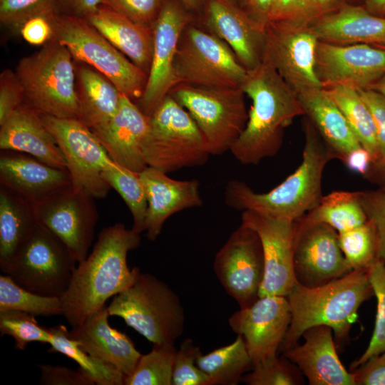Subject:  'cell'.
<instances>
[{
  "mask_svg": "<svg viewBox=\"0 0 385 385\" xmlns=\"http://www.w3.org/2000/svg\"><path fill=\"white\" fill-rule=\"evenodd\" d=\"M140 245V234L120 222L103 228L90 254L78 263L61 301L63 316L73 327L103 309L135 280L138 267L130 269L129 251Z\"/></svg>",
  "mask_w": 385,
  "mask_h": 385,
  "instance_id": "6da1fadb",
  "label": "cell"
},
{
  "mask_svg": "<svg viewBox=\"0 0 385 385\" xmlns=\"http://www.w3.org/2000/svg\"><path fill=\"white\" fill-rule=\"evenodd\" d=\"M242 89L252 101L245 128L230 148L243 165H257L279 151L283 130L304 114L294 90L265 60L247 71Z\"/></svg>",
  "mask_w": 385,
  "mask_h": 385,
  "instance_id": "7a4b0ae2",
  "label": "cell"
},
{
  "mask_svg": "<svg viewBox=\"0 0 385 385\" xmlns=\"http://www.w3.org/2000/svg\"><path fill=\"white\" fill-rule=\"evenodd\" d=\"M304 133L302 160L293 173L272 190L262 193L255 192L243 181L230 180L225 186V204L236 210H253L292 221L316 207L323 197L324 168L336 156L309 120Z\"/></svg>",
  "mask_w": 385,
  "mask_h": 385,
  "instance_id": "3957f363",
  "label": "cell"
},
{
  "mask_svg": "<svg viewBox=\"0 0 385 385\" xmlns=\"http://www.w3.org/2000/svg\"><path fill=\"white\" fill-rule=\"evenodd\" d=\"M373 295L368 270H353L315 287L296 283L287 296L291 322L280 349L297 344L307 329L319 325L331 327L339 343L346 340L360 306Z\"/></svg>",
  "mask_w": 385,
  "mask_h": 385,
  "instance_id": "277c9868",
  "label": "cell"
},
{
  "mask_svg": "<svg viewBox=\"0 0 385 385\" xmlns=\"http://www.w3.org/2000/svg\"><path fill=\"white\" fill-rule=\"evenodd\" d=\"M15 73L22 86L24 104L38 114L78 118L74 59L56 40L19 59Z\"/></svg>",
  "mask_w": 385,
  "mask_h": 385,
  "instance_id": "5b68a950",
  "label": "cell"
},
{
  "mask_svg": "<svg viewBox=\"0 0 385 385\" xmlns=\"http://www.w3.org/2000/svg\"><path fill=\"white\" fill-rule=\"evenodd\" d=\"M107 309L110 316L122 318L153 345L175 346L184 330L185 317L178 295L164 282L140 270Z\"/></svg>",
  "mask_w": 385,
  "mask_h": 385,
  "instance_id": "8992f818",
  "label": "cell"
},
{
  "mask_svg": "<svg viewBox=\"0 0 385 385\" xmlns=\"http://www.w3.org/2000/svg\"><path fill=\"white\" fill-rule=\"evenodd\" d=\"M149 117L143 144L147 165L166 173L204 165L210 153L190 113L170 94Z\"/></svg>",
  "mask_w": 385,
  "mask_h": 385,
  "instance_id": "52a82bcc",
  "label": "cell"
},
{
  "mask_svg": "<svg viewBox=\"0 0 385 385\" xmlns=\"http://www.w3.org/2000/svg\"><path fill=\"white\" fill-rule=\"evenodd\" d=\"M51 24V40L65 46L75 61L101 73L131 100L141 98L148 74L128 60L86 19L58 14Z\"/></svg>",
  "mask_w": 385,
  "mask_h": 385,
  "instance_id": "ba28073f",
  "label": "cell"
},
{
  "mask_svg": "<svg viewBox=\"0 0 385 385\" xmlns=\"http://www.w3.org/2000/svg\"><path fill=\"white\" fill-rule=\"evenodd\" d=\"M192 116L210 155L230 150L245 128L248 112L242 88L176 85L169 93Z\"/></svg>",
  "mask_w": 385,
  "mask_h": 385,
  "instance_id": "9c48e42d",
  "label": "cell"
},
{
  "mask_svg": "<svg viewBox=\"0 0 385 385\" xmlns=\"http://www.w3.org/2000/svg\"><path fill=\"white\" fill-rule=\"evenodd\" d=\"M177 85L242 88L247 70L231 48L214 34L188 24L174 63Z\"/></svg>",
  "mask_w": 385,
  "mask_h": 385,
  "instance_id": "30bf717a",
  "label": "cell"
},
{
  "mask_svg": "<svg viewBox=\"0 0 385 385\" xmlns=\"http://www.w3.org/2000/svg\"><path fill=\"white\" fill-rule=\"evenodd\" d=\"M76 263L62 242L37 223L3 273L27 290L61 298L69 286Z\"/></svg>",
  "mask_w": 385,
  "mask_h": 385,
  "instance_id": "8fae6325",
  "label": "cell"
},
{
  "mask_svg": "<svg viewBox=\"0 0 385 385\" xmlns=\"http://www.w3.org/2000/svg\"><path fill=\"white\" fill-rule=\"evenodd\" d=\"M39 115L63 153L73 188L106 197L111 187L103 173L113 160L93 132L78 118Z\"/></svg>",
  "mask_w": 385,
  "mask_h": 385,
  "instance_id": "7c38bea8",
  "label": "cell"
},
{
  "mask_svg": "<svg viewBox=\"0 0 385 385\" xmlns=\"http://www.w3.org/2000/svg\"><path fill=\"white\" fill-rule=\"evenodd\" d=\"M33 207L38 223L61 240L78 263L86 258L98 217L94 197L71 185Z\"/></svg>",
  "mask_w": 385,
  "mask_h": 385,
  "instance_id": "4fadbf2b",
  "label": "cell"
},
{
  "mask_svg": "<svg viewBox=\"0 0 385 385\" xmlns=\"http://www.w3.org/2000/svg\"><path fill=\"white\" fill-rule=\"evenodd\" d=\"M318 42L307 23L268 21L263 60L275 68L295 93L324 88L315 70Z\"/></svg>",
  "mask_w": 385,
  "mask_h": 385,
  "instance_id": "5bb4252c",
  "label": "cell"
},
{
  "mask_svg": "<svg viewBox=\"0 0 385 385\" xmlns=\"http://www.w3.org/2000/svg\"><path fill=\"white\" fill-rule=\"evenodd\" d=\"M213 270L240 308L253 304L259 298L265 274L263 250L257 232L241 223L216 253Z\"/></svg>",
  "mask_w": 385,
  "mask_h": 385,
  "instance_id": "9a60e30c",
  "label": "cell"
},
{
  "mask_svg": "<svg viewBox=\"0 0 385 385\" xmlns=\"http://www.w3.org/2000/svg\"><path fill=\"white\" fill-rule=\"evenodd\" d=\"M293 266L296 282L306 287L325 284L353 270L340 248L338 232L303 217L295 221Z\"/></svg>",
  "mask_w": 385,
  "mask_h": 385,
  "instance_id": "2e32d148",
  "label": "cell"
},
{
  "mask_svg": "<svg viewBox=\"0 0 385 385\" xmlns=\"http://www.w3.org/2000/svg\"><path fill=\"white\" fill-rule=\"evenodd\" d=\"M190 18L180 5L164 0L153 25V51L146 86L137 104L150 116L177 85L174 63L181 34Z\"/></svg>",
  "mask_w": 385,
  "mask_h": 385,
  "instance_id": "e0dca14e",
  "label": "cell"
},
{
  "mask_svg": "<svg viewBox=\"0 0 385 385\" xmlns=\"http://www.w3.org/2000/svg\"><path fill=\"white\" fill-rule=\"evenodd\" d=\"M241 219L257 232L262 243L265 274L259 297H287L297 283L293 266L295 221L253 210L242 211Z\"/></svg>",
  "mask_w": 385,
  "mask_h": 385,
  "instance_id": "ac0fdd59",
  "label": "cell"
},
{
  "mask_svg": "<svg viewBox=\"0 0 385 385\" xmlns=\"http://www.w3.org/2000/svg\"><path fill=\"white\" fill-rule=\"evenodd\" d=\"M315 70L324 88L338 85L368 88L385 76V50L366 43L319 41Z\"/></svg>",
  "mask_w": 385,
  "mask_h": 385,
  "instance_id": "d6986e66",
  "label": "cell"
},
{
  "mask_svg": "<svg viewBox=\"0 0 385 385\" xmlns=\"http://www.w3.org/2000/svg\"><path fill=\"white\" fill-rule=\"evenodd\" d=\"M228 322L243 338L254 364L277 354L291 322L289 304L287 297H260L250 306L240 308Z\"/></svg>",
  "mask_w": 385,
  "mask_h": 385,
  "instance_id": "ffe728a7",
  "label": "cell"
},
{
  "mask_svg": "<svg viewBox=\"0 0 385 385\" xmlns=\"http://www.w3.org/2000/svg\"><path fill=\"white\" fill-rule=\"evenodd\" d=\"M205 23L210 31L223 40L247 70L263 60L266 24L230 0H208Z\"/></svg>",
  "mask_w": 385,
  "mask_h": 385,
  "instance_id": "44dd1931",
  "label": "cell"
},
{
  "mask_svg": "<svg viewBox=\"0 0 385 385\" xmlns=\"http://www.w3.org/2000/svg\"><path fill=\"white\" fill-rule=\"evenodd\" d=\"M149 117L122 93L115 115L105 124L91 130L112 160L140 173L146 167L143 144L148 128Z\"/></svg>",
  "mask_w": 385,
  "mask_h": 385,
  "instance_id": "7402d4cb",
  "label": "cell"
},
{
  "mask_svg": "<svg viewBox=\"0 0 385 385\" xmlns=\"http://www.w3.org/2000/svg\"><path fill=\"white\" fill-rule=\"evenodd\" d=\"M139 175L148 202L144 231L151 241L156 240L171 215L202 205L200 183L196 179L175 180L166 173L149 166Z\"/></svg>",
  "mask_w": 385,
  "mask_h": 385,
  "instance_id": "603a6c76",
  "label": "cell"
},
{
  "mask_svg": "<svg viewBox=\"0 0 385 385\" xmlns=\"http://www.w3.org/2000/svg\"><path fill=\"white\" fill-rule=\"evenodd\" d=\"M0 184L34 205L71 185L67 169L49 165L24 153L1 150Z\"/></svg>",
  "mask_w": 385,
  "mask_h": 385,
  "instance_id": "cb8c5ba5",
  "label": "cell"
},
{
  "mask_svg": "<svg viewBox=\"0 0 385 385\" xmlns=\"http://www.w3.org/2000/svg\"><path fill=\"white\" fill-rule=\"evenodd\" d=\"M333 330L325 325L312 327L302 334L304 342L282 351L295 364L310 385H354L336 351Z\"/></svg>",
  "mask_w": 385,
  "mask_h": 385,
  "instance_id": "d4e9b609",
  "label": "cell"
},
{
  "mask_svg": "<svg viewBox=\"0 0 385 385\" xmlns=\"http://www.w3.org/2000/svg\"><path fill=\"white\" fill-rule=\"evenodd\" d=\"M107 307L88 317L81 325L73 327L70 337L91 356L117 368L125 376L134 371L142 354L124 333L112 328L108 321Z\"/></svg>",
  "mask_w": 385,
  "mask_h": 385,
  "instance_id": "484cf974",
  "label": "cell"
},
{
  "mask_svg": "<svg viewBox=\"0 0 385 385\" xmlns=\"http://www.w3.org/2000/svg\"><path fill=\"white\" fill-rule=\"evenodd\" d=\"M0 149L24 153L53 167L66 169L55 138L39 114L25 105L0 124Z\"/></svg>",
  "mask_w": 385,
  "mask_h": 385,
  "instance_id": "4316f807",
  "label": "cell"
},
{
  "mask_svg": "<svg viewBox=\"0 0 385 385\" xmlns=\"http://www.w3.org/2000/svg\"><path fill=\"white\" fill-rule=\"evenodd\" d=\"M304 114L320 136L342 162L352 151L362 147L343 113L324 88L295 93Z\"/></svg>",
  "mask_w": 385,
  "mask_h": 385,
  "instance_id": "83f0119b",
  "label": "cell"
},
{
  "mask_svg": "<svg viewBox=\"0 0 385 385\" xmlns=\"http://www.w3.org/2000/svg\"><path fill=\"white\" fill-rule=\"evenodd\" d=\"M86 19L116 48L148 74L153 51V29L100 5Z\"/></svg>",
  "mask_w": 385,
  "mask_h": 385,
  "instance_id": "f1b7e54d",
  "label": "cell"
},
{
  "mask_svg": "<svg viewBox=\"0 0 385 385\" xmlns=\"http://www.w3.org/2000/svg\"><path fill=\"white\" fill-rule=\"evenodd\" d=\"M319 41L340 45H385V19L358 6H346L309 26Z\"/></svg>",
  "mask_w": 385,
  "mask_h": 385,
  "instance_id": "f546056e",
  "label": "cell"
},
{
  "mask_svg": "<svg viewBox=\"0 0 385 385\" xmlns=\"http://www.w3.org/2000/svg\"><path fill=\"white\" fill-rule=\"evenodd\" d=\"M78 119L91 130L107 123L116 113L122 93L104 75L74 60Z\"/></svg>",
  "mask_w": 385,
  "mask_h": 385,
  "instance_id": "4dcf8cb0",
  "label": "cell"
},
{
  "mask_svg": "<svg viewBox=\"0 0 385 385\" xmlns=\"http://www.w3.org/2000/svg\"><path fill=\"white\" fill-rule=\"evenodd\" d=\"M33 205L0 187V269L3 272L34 230Z\"/></svg>",
  "mask_w": 385,
  "mask_h": 385,
  "instance_id": "1f68e13d",
  "label": "cell"
},
{
  "mask_svg": "<svg viewBox=\"0 0 385 385\" xmlns=\"http://www.w3.org/2000/svg\"><path fill=\"white\" fill-rule=\"evenodd\" d=\"M196 364L210 379V385H237L253 362L240 335L231 344L207 354L200 353Z\"/></svg>",
  "mask_w": 385,
  "mask_h": 385,
  "instance_id": "d6a6232c",
  "label": "cell"
},
{
  "mask_svg": "<svg viewBox=\"0 0 385 385\" xmlns=\"http://www.w3.org/2000/svg\"><path fill=\"white\" fill-rule=\"evenodd\" d=\"M324 89L343 113L361 145L371 154L373 163L379 160L380 154L375 123L358 89L344 85Z\"/></svg>",
  "mask_w": 385,
  "mask_h": 385,
  "instance_id": "836d02e7",
  "label": "cell"
},
{
  "mask_svg": "<svg viewBox=\"0 0 385 385\" xmlns=\"http://www.w3.org/2000/svg\"><path fill=\"white\" fill-rule=\"evenodd\" d=\"M303 217L325 223L337 232L354 228L367 221L358 191H334L323 196L319 205Z\"/></svg>",
  "mask_w": 385,
  "mask_h": 385,
  "instance_id": "e575fe53",
  "label": "cell"
},
{
  "mask_svg": "<svg viewBox=\"0 0 385 385\" xmlns=\"http://www.w3.org/2000/svg\"><path fill=\"white\" fill-rule=\"evenodd\" d=\"M49 352H58L74 360L96 385H124L125 376L113 365L83 350L69 335L67 328L58 324L49 328Z\"/></svg>",
  "mask_w": 385,
  "mask_h": 385,
  "instance_id": "d590c367",
  "label": "cell"
},
{
  "mask_svg": "<svg viewBox=\"0 0 385 385\" xmlns=\"http://www.w3.org/2000/svg\"><path fill=\"white\" fill-rule=\"evenodd\" d=\"M103 177L125 202L133 217L131 228L140 234L144 231L148 202L139 173L113 161L104 170Z\"/></svg>",
  "mask_w": 385,
  "mask_h": 385,
  "instance_id": "8d00e7d4",
  "label": "cell"
},
{
  "mask_svg": "<svg viewBox=\"0 0 385 385\" xmlns=\"http://www.w3.org/2000/svg\"><path fill=\"white\" fill-rule=\"evenodd\" d=\"M16 310L35 316L63 315L60 297L32 292L17 284L9 275H0V312Z\"/></svg>",
  "mask_w": 385,
  "mask_h": 385,
  "instance_id": "74e56055",
  "label": "cell"
},
{
  "mask_svg": "<svg viewBox=\"0 0 385 385\" xmlns=\"http://www.w3.org/2000/svg\"><path fill=\"white\" fill-rule=\"evenodd\" d=\"M177 349L175 346L153 345L142 354L133 371L124 379V385H172Z\"/></svg>",
  "mask_w": 385,
  "mask_h": 385,
  "instance_id": "f35d334b",
  "label": "cell"
},
{
  "mask_svg": "<svg viewBox=\"0 0 385 385\" xmlns=\"http://www.w3.org/2000/svg\"><path fill=\"white\" fill-rule=\"evenodd\" d=\"M342 253L352 270H368L378 260L374 230L369 222L338 232Z\"/></svg>",
  "mask_w": 385,
  "mask_h": 385,
  "instance_id": "ab89813d",
  "label": "cell"
},
{
  "mask_svg": "<svg viewBox=\"0 0 385 385\" xmlns=\"http://www.w3.org/2000/svg\"><path fill=\"white\" fill-rule=\"evenodd\" d=\"M368 275L377 301L374 329L368 346L361 356L351 364L350 371L385 351V262L377 260L368 270Z\"/></svg>",
  "mask_w": 385,
  "mask_h": 385,
  "instance_id": "60d3db41",
  "label": "cell"
},
{
  "mask_svg": "<svg viewBox=\"0 0 385 385\" xmlns=\"http://www.w3.org/2000/svg\"><path fill=\"white\" fill-rule=\"evenodd\" d=\"M0 333L11 337L19 350L31 342L49 344L52 337L49 328L41 326L35 315L16 310L0 312Z\"/></svg>",
  "mask_w": 385,
  "mask_h": 385,
  "instance_id": "b9f144b4",
  "label": "cell"
},
{
  "mask_svg": "<svg viewBox=\"0 0 385 385\" xmlns=\"http://www.w3.org/2000/svg\"><path fill=\"white\" fill-rule=\"evenodd\" d=\"M302 375L295 364L277 354L254 364L241 381L248 385H299L304 383Z\"/></svg>",
  "mask_w": 385,
  "mask_h": 385,
  "instance_id": "7bdbcfd3",
  "label": "cell"
},
{
  "mask_svg": "<svg viewBox=\"0 0 385 385\" xmlns=\"http://www.w3.org/2000/svg\"><path fill=\"white\" fill-rule=\"evenodd\" d=\"M59 14L56 0H0V21L14 34H19L29 19L43 16L53 19Z\"/></svg>",
  "mask_w": 385,
  "mask_h": 385,
  "instance_id": "ee69618b",
  "label": "cell"
},
{
  "mask_svg": "<svg viewBox=\"0 0 385 385\" xmlns=\"http://www.w3.org/2000/svg\"><path fill=\"white\" fill-rule=\"evenodd\" d=\"M200 353L191 339L182 342L175 356L172 385H210L209 377L196 364Z\"/></svg>",
  "mask_w": 385,
  "mask_h": 385,
  "instance_id": "f6af8a7d",
  "label": "cell"
},
{
  "mask_svg": "<svg viewBox=\"0 0 385 385\" xmlns=\"http://www.w3.org/2000/svg\"><path fill=\"white\" fill-rule=\"evenodd\" d=\"M358 195L366 220L376 235L378 260L385 262V190H366L358 191Z\"/></svg>",
  "mask_w": 385,
  "mask_h": 385,
  "instance_id": "bcb514c9",
  "label": "cell"
},
{
  "mask_svg": "<svg viewBox=\"0 0 385 385\" xmlns=\"http://www.w3.org/2000/svg\"><path fill=\"white\" fill-rule=\"evenodd\" d=\"M164 0H102L107 6L140 24L150 27L158 18Z\"/></svg>",
  "mask_w": 385,
  "mask_h": 385,
  "instance_id": "7dc6e473",
  "label": "cell"
},
{
  "mask_svg": "<svg viewBox=\"0 0 385 385\" xmlns=\"http://www.w3.org/2000/svg\"><path fill=\"white\" fill-rule=\"evenodd\" d=\"M22 86L15 73L10 68L0 74V124L16 109L24 104Z\"/></svg>",
  "mask_w": 385,
  "mask_h": 385,
  "instance_id": "c3c4849f",
  "label": "cell"
},
{
  "mask_svg": "<svg viewBox=\"0 0 385 385\" xmlns=\"http://www.w3.org/2000/svg\"><path fill=\"white\" fill-rule=\"evenodd\" d=\"M39 384L43 385H94V382L80 367L77 370L62 366L39 364Z\"/></svg>",
  "mask_w": 385,
  "mask_h": 385,
  "instance_id": "681fc988",
  "label": "cell"
},
{
  "mask_svg": "<svg viewBox=\"0 0 385 385\" xmlns=\"http://www.w3.org/2000/svg\"><path fill=\"white\" fill-rule=\"evenodd\" d=\"M358 91L375 123L380 158L385 157V97L371 88Z\"/></svg>",
  "mask_w": 385,
  "mask_h": 385,
  "instance_id": "f907efd6",
  "label": "cell"
},
{
  "mask_svg": "<svg viewBox=\"0 0 385 385\" xmlns=\"http://www.w3.org/2000/svg\"><path fill=\"white\" fill-rule=\"evenodd\" d=\"M350 371L354 385H385V351Z\"/></svg>",
  "mask_w": 385,
  "mask_h": 385,
  "instance_id": "816d5d0a",
  "label": "cell"
},
{
  "mask_svg": "<svg viewBox=\"0 0 385 385\" xmlns=\"http://www.w3.org/2000/svg\"><path fill=\"white\" fill-rule=\"evenodd\" d=\"M307 1L274 0L267 22L295 21L306 23Z\"/></svg>",
  "mask_w": 385,
  "mask_h": 385,
  "instance_id": "f5cc1de1",
  "label": "cell"
},
{
  "mask_svg": "<svg viewBox=\"0 0 385 385\" xmlns=\"http://www.w3.org/2000/svg\"><path fill=\"white\" fill-rule=\"evenodd\" d=\"M51 20L37 16L27 21L20 31L21 36L29 43L44 45L52 39Z\"/></svg>",
  "mask_w": 385,
  "mask_h": 385,
  "instance_id": "db71d44e",
  "label": "cell"
},
{
  "mask_svg": "<svg viewBox=\"0 0 385 385\" xmlns=\"http://www.w3.org/2000/svg\"><path fill=\"white\" fill-rule=\"evenodd\" d=\"M59 14L86 19L93 13L102 0H56Z\"/></svg>",
  "mask_w": 385,
  "mask_h": 385,
  "instance_id": "11a10c76",
  "label": "cell"
},
{
  "mask_svg": "<svg viewBox=\"0 0 385 385\" xmlns=\"http://www.w3.org/2000/svg\"><path fill=\"white\" fill-rule=\"evenodd\" d=\"M343 163L351 171L364 175L372 164L373 159L369 151L361 147L351 152Z\"/></svg>",
  "mask_w": 385,
  "mask_h": 385,
  "instance_id": "9f6ffc18",
  "label": "cell"
},
{
  "mask_svg": "<svg viewBox=\"0 0 385 385\" xmlns=\"http://www.w3.org/2000/svg\"><path fill=\"white\" fill-rule=\"evenodd\" d=\"M369 182L378 185V188L385 190V157L374 162L364 175Z\"/></svg>",
  "mask_w": 385,
  "mask_h": 385,
  "instance_id": "6f0895ef",
  "label": "cell"
},
{
  "mask_svg": "<svg viewBox=\"0 0 385 385\" xmlns=\"http://www.w3.org/2000/svg\"><path fill=\"white\" fill-rule=\"evenodd\" d=\"M257 14L258 20L266 24L274 0H246Z\"/></svg>",
  "mask_w": 385,
  "mask_h": 385,
  "instance_id": "680465c9",
  "label": "cell"
},
{
  "mask_svg": "<svg viewBox=\"0 0 385 385\" xmlns=\"http://www.w3.org/2000/svg\"><path fill=\"white\" fill-rule=\"evenodd\" d=\"M332 1V0H307L305 22L308 23L309 19L318 16L319 13L324 10Z\"/></svg>",
  "mask_w": 385,
  "mask_h": 385,
  "instance_id": "91938a15",
  "label": "cell"
},
{
  "mask_svg": "<svg viewBox=\"0 0 385 385\" xmlns=\"http://www.w3.org/2000/svg\"><path fill=\"white\" fill-rule=\"evenodd\" d=\"M368 88H371L385 97V76L381 77Z\"/></svg>",
  "mask_w": 385,
  "mask_h": 385,
  "instance_id": "94428289",
  "label": "cell"
},
{
  "mask_svg": "<svg viewBox=\"0 0 385 385\" xmlns=\"http://www.w3.org/2000/svg\"><path fill=\"white\" fill-rule=\"evenodd\" d=\"M369 6L378 12H385V0H368Z\"/></svg>",
  "mask_w": 385,
  "mask_h": 385,
  "instance_id": "6125c7cd",
  "label": "cell"
},
{
  "mask_svg": "<svg viewBox=\"0 0 385 385\" xmlns=\"http://www.w3.org/2000/svg\"><path fill=\"white\" fill-rule=\"evenodd\" d=\"M185 6L192 9H197L200 4V0H180Z\"/></svg>",
  "mask_w": 385,
  "mask_h": 385,
  "instance_id": "be15d7a7",
  "label": "cell"
},
{
  "mask_svg": "<svg viewBox=\"0 0 385 385\" xmlns=\"http://www.w3.org/2000/svg\"><path fill=\"white\" fill-rule=\"evenodd\" d=\"M377 47H379V48H383L384 50H385V45L377 46Z\"/></svg>",
  "mask_w": 385,
  "mask_h": 385,
  "instance_id": "e7e4bbea",
  "label": "cell"
},
{
  "mask_svg": "<svg viewBox=\"0 0 385 385\" xmlns=\"http://www.w3.org/2000/svg\"><path fill=\"white\" fill-rule=\"evenodd\" d=\"M230 1H232V2H234V3H235V0H230Z\"/></svg>",
  "mask_w": 385,
  "mask_h": 385,
  "instance_id": "03108f58",
  "label": "cell"
}]
</instances>
